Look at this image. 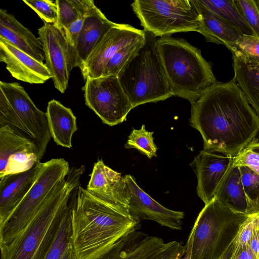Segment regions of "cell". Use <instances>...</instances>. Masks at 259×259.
I'll list each match as a JSON object with an SVG mask.
<instances>
[{
    "instance_id": "1",
    "label": "cell",
    "mask_w": 259,
    "mask_h": 259,
    "mask_svg": "<svg viewBox=\"0 0 259 259\" xmlns=\"http://www.w3.org/2000/svg\"><path fill=\"white\" fill-rule=\"evenodd\" d=\"M190 124L200 133L204 150L231 157L259 133V115L233 78L217 81L191 104Z\"/></svg>"
},
{
    "instance_id": "2",
    "label": "cell",
    "mask_w": 259,
    "mask_h": 259,
    "mask_svg": "<svg viewBox=\"0 0 259 259\" xmlns=\"http://www.w3.org/2000/svg\"><path fill=\"white\" fill-rule=\"evenodd\" d=\"M71 246L76 259H97L140 224L114 205L78 186L70 198Z\"/></svg>"
},
{
    "instance_id": "3",
    "label": "cell",
    "mask_w": 259,
    "mask_h": 259,
    "mask_svg": "<svg viewBox=\"0 0 259 259\" xmlns=\"http://www.w3.org/2000/svg\"><path fill=\"white\" fill-rule=\"evenodd\" d=\"M84 171V165L70 168L66 179L56 186L17 239L7 259H44Z\"/></svg>"
},
{
    "instance_id": "4",
    "label": "cell",
    "mask_w": 259,
    "mask_h": 259,
    "mask_svg": "<svg viewBox=\"0 0 259 259\" xmlns=\"http://www.w3.org/2000/svg\"><path fill=\"white\" fill-rule=\"evenodd\" d=\"M157 46L174 96L192 104L217 81L200 50L186 39L165 36L157 39Z\"/></svg>"
},
{
    "instance_id": "5",
    "label": "cell",
    "mask_w": 259,
    "mask_h": 259,
    "mask_svg": "<svg viewBox=\"0 0 259 259\" xmlns=\"http://www.w3.org/2000/svg\"><path fill=\"white\" fill-rule=\"evenodd\" d=\"M144 31V43L117 75L133 108L174 96L161 61L157 39L152 33Z\"/></svg>"
},
{
    "instance_id": "6",
    "label": "cell",
    "mask_w": 259,
    "mask_h": 259,
    "mask_svg": "<svg viewBox=\"0 0 259 259\" xmlns=\"http://www.w3.org/2000/svg\"><path fill=\"white\" fill-rule=\"evenodd\" d=\"M70 169L68 162L62 158L40 162L34 183L7 220L0 225L1 259L7 258L17 239Z\"/></svg>"
},
{
    "instance_id": "7",
    "label": "cell",
    "mask_w": 259,
    "mask_h": 259,
    "mask_svg": "<svg viewBox=\"0 0 259 259\" xmlns=\"http://www.w3.org/2000/svg\"><path fill=\"white\" fill-rule=\"evenodd\" d=\"M248 216L214 197L205 204L193 226L191 259H220Z\"/></svg>"
},
{
    "instance_id": "8",
    "label": "cell",
    "mask_w": 259,
    "mask_h": 259,
    "mask_svg": "<svg viewBox=\"0 0 259 259\" xmlns=\"http://www.w3.org/2000/svg\"><path fill=\"white\" fill-rule=\"evenodd\" d=\"M4 126L31 141L40 160L52 137L47 114L18 82L0 81V127Z\"/></svg>"
},
{
    "instance_id": "9",
    "label": "cell",
    "mask_w": 259,
    "mask_h": 259,
    "mask_svg": "<svg viewBox=\"0 0 259 259\" xmlns=\"http://www.w3.org/2000/svg\"><path fill=\"white\" fill-rule=\"evenodd\" d=\"M131 6L144 30L156 37L198 32L201 27L195 0H136Z\"/></svg>"
},
{
    "instance_id": "10",
    "label": "cell",
    "mask_w": 259,
    "mask_h": 259,
    "mask_svg": "<svg viewBox=\"0 0 259 259\" xmlns=\"http://www.w3.org/2000/svg\"><path fill=\"white\" fill-rule=\"evenodd\" d=\"M82 90L85 105L109 126L126 120L133 109L117 76L87 79Z\"/></svg>"
},
{
    "instance_id": "11",
    "label": "cell",
    "mask_w": 259,
    "mask_h": 259,
    "mask_svg": "<svg viewBox=\"0 0 259 259\" xmlns=\"http://www.w3.org/2000/svg\"><path fill=\"white\" fill-rule=\"evenodd\" d=\"M46 57V65L52 75L54 86L61 93L66 91L72 69L69 45L64 30L45 23L38 30Z\"/></svg>"
},
{
    "instance_id": "12",
    "label": "cell",
    "mask_w": 259,
    "mask_h": 259,
    "mask_svg": "<svg viewBox=\"0 0 259 259\" xmlns=\"http://www.w3.org/2000/svg\"><path fill=\"white\" fill-rule=\"evenodd\" d=\"M144 36V30L127 24L116 23L98 44L81 69L84 79L101 77L105 65L117 52Z\"/></svg>"
},
{
    "instance_id": "13",
    "label": "cell",
    "mask_w": 259,
    "mask_h": 259,
    "mask_svg": "<svg viewBox=\"0 0 259 259\" xmlns=\"http://www.w3.org/2000/svg\"><path fill=\"white\" fill-rule=\"evenodd\" d=\"M39 162L31 141L7 126L0 127V178L29 170Z\"/></svg>"
},
{
    "instance_id": "14",
    "label": "cell",
    "mask_w": 259,
    "mask_h": 259,
    "mask_svg": "<svg viewBox=\"0 0 259 259\" xmlns=\"http://www.w3.org/2000/svg\"><path fill=\"white\" fill-rule=\"evenodd\" d=\"M124 178L130 193V217L138 223L142 220H147L171 229H182L184 212L172 210L161 205L138 185L133 176L126 175Z\"/></svg>"
},
{
    "instance_id": "15",
    "label": "cell",
    "mask_w": 259,
    "mask_h": 259,
    "mask_svg": "<svg viewBox=\"0 0 259 259\" xmlns=\"http://www.w3.org/2000/svg\"><path fill=\"white\" fill-rule=\"evenodd\" d=\"M86 189L130 217V193L124 176L106 166L102 160L94 163Z\"/></svg>"
},
{
    "instance_id": "16",
    "label": "cell",
    "mask_w": 259,
    "mask_h": 259,
    "mask_svg": "<svg viewBox=\"0 0 259 259\" xmlns=\"http://www.w3.org/2000/svg\"><path fill=\"white\" fill-rule=\"evenodd\" d=\"M234 158L203 149L190 164L197 178V194L205 204L214 197Z\"/></svg>"
},
{
    "instance_id": "17",
    "label": "cell",
    "mask_w": 259,
    "mask_h": 259,
    "mask_svg": "<svg viewBox=\"0 0 259 259\" xmlns=\"http://www.w3.org/2000/svg\"><path fill=\"white\" fill-rule=\"evenodd\" d=\"M116 24L94 3L89 9L74 48L69 49L72 69L81 70L89 56L108 30Z\"/></svg>"
},
{
    "instance_id": "18",
    "label": "cell",
    "mask_w": 259,
    "mask_h": 259,
    "mask_svg": "<svg viewBox=\"0 0 259 259\" xmlns=\"http://www.w3.org/2000/svg\"><path fill=\"white\" fill-rule=\"evenodd\" d=\"M0 61L6 64L7 69L13 77L23 82L42 84L52 78L46 64L2 38H0Z\"/></svg>"
},
{
    "instance_id": "19",
    "label": "cell",
    "mask_w": 259,
    "mask_h": 259,
    "mask_svg": "<svg viewBox=\"0 0 259 259\" xmlns=\"http://www.w3.org/2000/svg\"><path fill=\"white\" fill-rule=\"evenodd\" d=\"M40 163L27 171L0 178V225L7 220L34 183Z\"/></svg>"
},
{
    "instance_id": "20",
    "label": "cell",
    "mask_w": 259,
    "mask_h": 259,
    "mask_svg": "<svg viewBox=\"0 0 259 259\" xmlns=\"http://www.w3.org/2000/svg\"><path fill=\"white\" fill-rule=\"evenodd\" d=\"M164 244L162 238L137 230L123 236L108 252L97 259H149Z\"/></svg>"
},
{
    "instance_id": "21",
    "label": "cell",
    "mask_w": 259,
    "mask_h": 259,
    "mask_svg": "<svg viewBox=\"0 0 259 259\" xmlns=\"http://www.w3.org/2000/svg\"><path fill=\"white\" fill-rule=\"evenodd\" d=\"M0 38L6 39L13 46L39 62L46 60L42 44L28 28L6 10H0Z\"/></svg>"
},
{
    "instance_id": "22",
    "label": "cell",
    "mask_w": 259,
    "mask_h": 259,
    "mask_svg": "<svg viewBox=\"0 0 259 259\" xmlns=\"http://www.w3.org/2000/svg\"><path fill=\"white\" fill-rule=\"evenodd\" d=\"M232 53L233 79L244 93L249 104L259 115V63L238 51Z\"/></svg>"
},
{
    "instance_id": "23",
    "label": "cell",
    "mask_w": 259,
    "mask_h": 259,
    "mask_svg": "<svg viewBox=\"0 0 259 259\" xmlns=\"http://www.w3.org/2000/svg\"><path fill=\"white\" fill-rule=\"evenodd\" d=\"M201 16L199 33L206 41L223 45L227 48L236 41L243 33L205 6L200 0H195Z\"/></svg>"
},
{
    "instance_id": "24",
    "label": "cell",
    "mask_w": 259,
    "mask_h": 259,
    "mask_svg": "<svg viewBox=\"0 0 259 259\" xmlns=\"http://www.w3.org/2000/svg\"><path fill=\"white\" fill-rule=\"evenodd\" d=\"M47 114L54 142L63 147H72V138L77 130L76 118L70 108L52 100L48 102Z\"/></svg>"
},
{
    "instance_id": "25",
    "label": "cell",
    "mask_w": 259,
    "mask_h": 259,
    "mask_svg": "<svg viewBox=\"0 0 259 259\" xmlns=\"http://www.w3.org/2000/svg\"><path fill=\"white\" fill-rule=\"evenodd\" d=\"M214 198L236 211L248 214L240 170L234 162L218 187Z\"/></svg>"
},
{
    "instance_id": "26",
    "label": "cell",
    "mask_w": 259,
    "mask_h": 259,
    "mask_svg": "<svg viewBox=\"0 0 259 259\" xmlns=\"http://www.w3.org/2000/svg\"><path fill=\"white\" fill-rule=\"evenodd\" d=\"M207 7L243 34L254 35L236 6L234 0H200Z\"/></svg>"
},
{
    "instance_id": "27",
    "label": "cell",
    "mask_w": 259,
    "mask_h": 259,
    "mask_svg": "<svg viewBox=\"0 0 259 259\" xmlns=\"http://www.w3.org/2000/svg\"><path fill=\"white\" fill-rule=\"evenodd\" d=\"M55 2L58 19L54 25L63 30L85 14L94 3L93 0H56Z\"/></svg>"
},
{
    "instance_id": "28",
    "label": "cell",
    "mask_w": 259,
    "mask_h": 259,
    "mask_svg": "<svg viewBox=\"0 0 259 259\" xmlns=\"http://www.w3.org/2000/svg\"><path fill=\"white\" fill-rule=\"evenodd\" d=\"M236 165L238 166L240 170L241 181L248 204V214L250 215L258 213L259 175L247 165Z\"/></svg>"
},
{
    "instance_id": "29",
    "label": "cell",
    "mask_w": 259,
    "mask_h": 259,
    "mask_svg": "<svg viewBox=\"0 0 259 259\" xmlns=\"http://www.w3.org/2000/svg\"><path fill=\"white\" fill-rule=\"evenodd\" d=\"M71 236L72 226L69 206L57 235L44 259H60L71 244Z\"/></svg>"
},
{
    "instance_id": "30",
    "label": "cell",
    "mask_w": 259,
    "mask_h": 259,
    "mask_svg": "<svg viewBox=\"0 0 259 259\" xmlns=\"http://www.w3.org/2000/svg\"><path fill=\"white\" fill-rule=\"evenodd\" d=\"M153 133V132L147 131L144 124L139 130L133 128L124 147L126 149H136L149 159L157 157L158 148L154 142Z\"/></svg>"
},
{
    "instance_id": "31",
    "label": "cell",
    "mask_w": 259,
    "mask_h": 259,
    "mask_svg": "<svg viewBox=\"0 0 259 259\" xmlns=\"http://www.w3.org/2000/svg\"><path fill=\"white\" fill-rule=\"evenodd\" d=\"M144 40L145 36L136 39L117 52L105 65L101 76H117Z\"/></svg>"
},
{
    "instance_id": "32",
    "label": "cell",
    "mask_w": 259,
    "mask_h": 259,
    "mask_svg": "<svg viewBox=\"0 0 259 259\" xmlns=\"http://www.w3.org/2000/svg\"><path fill=\"white\" fill-rule=\"evenodd\" d=\"M259 225V212L249 215L241 226L233 241V251L232 256H235L248 245L255 229Z\"/></svg>"
},
{
    "instance_id": "33",
    "label": "cell",
    "mask_w": 259,
    "mask_h": 259,
    "mask_svg": "<svg viewBox=\"0 0 259 259\" xmlns=\"http://www.w3.org/2000/svg\"><path fill=\"white\" fill-rule=\"evenodd\" d=\"M227 48L230 51H238L249 59L259 63V37L256 36L243 34Z\"/></svg>"
},
{
    "instance_id": "34",
    "label": "cell",
    "mask_w": 259,
    "mask_h": 259,
    "mask_svg": "<svg viewBox=\"0 0 259 259\" xmlns=\"http://www.w3.org/2000/svg\"><path fill=\"white\" fill-rule=\"evenodd\" d=\"M46 23L56 24L58 19V7L50 0H23Z\"/></svg>"
},
{
    "instance_id": "35",
    "label": "cell",
    "mask_w": 259,
    "mask_h": 259,
    "mask_svg": "<svg viewBox=\"0 0 259 259\" xmlns=\"http://www.w3.org/2000/svg\"><path fill=\"white\" fill-rule=\"evenodd\" d=\"M234 2L254 35L259 37V12L254 0H234Z\"/></svg>"
},
{
    "instance_id": "36",
    "label": "cell",
    "mask_w": 259,
    "mask_h": 259,
    "mask_svg": "<svg viewBox=\"0 0 259 259\" xmlns=\"http://www.w3.org/2000/svg\"><path fill=\"white\" fill-rule=\"evenodd\" d=\"M186 252V246L181 242L172 241L164 246L149 259H178Z\"/></svg>"
},
{
    "instance_id": "37",
    "label": "cell",
    "mask_w": 259,
    "mask_h": 259,
    "mask_svg": "<svg viewBox=\"0 0 259 259\" xmlns=\"http://www.w3.org/2000/svg\"><path fill=\"white\" fill-rule=\"evenodd\" d=\"M234 163L247 165L259 175V154L247 147L234 157Z\"/></svg>"
},
{
    "instance_id": "38",
    "label": "cell",
    "mask_w": 259,
    "mask_h": 259,
    "mask_svg": "<svg viewBox=\"0 0 259 259\" xmlns=\"http://www.w3.org/2000/svg\"><path fill=\"white\" fill-rule=\"evenodd\" d=\"M88 12L64 30L69 45V49L74 47L79 34L83 27Z\"/></svg>"
},
{
    "instance_id": "39",
    "label": "cell",
    "mask_w": 259,
    "mask_h": 259,
    "mask_svg": "<svg viewBox=\"0 0 259 259\" xmlns=\"http://www.w3.org/2000/svg\"><path fill=\"white\" fill-rule=\"evenodd\" d=\"M230 259H259L255 253L247 245L236 255L231 256Z\"/></svg>"
},
{
    "instance_id": "40",
    "label": "cell",
    "mask_w": 259,
    "mask_h": 259,
    "mask_svg": "<svg viewBox=\"0 0 259 259\" xmlns=\"http://www.w3.org/2000/svg\"><path fill=\"white\" fill-rule=\"evenodd\" d=\"M248 245L259 258V225L254 230Z\"/></svg>"
},
{
    "instance_id": "41",
    "label": "cell",
    "mask_w": 259,
    "mask_h": 259,
    "mask_svg": "<svg viewBox=\"0 0 259 259\" xmlns=\"http://www.w3.org/2000/svg\"><path fill=\"white\" fill-rule=\"evenodd\" d=\"M194 235V229L193 227L190 233L188 239L186 243V252L184 257H180L178 259H191V249L192 245L193 239Z\"/></svg>"
},
{
    "instance_id": "42",
    "label": "cell",
    "mask_w": 259,
    "mask_h": 259,
    "mask_svg": "<svg viewBox=\"0 0 259 259\" xmlns=\"http://www.w3.org/2000/svg\"><path fill=\"white\" fill-rule=\"evenodd\" d=\"M60 259H76L71 244L67 248Z\"/></svg>"
},
{
    "instance_id": "43",
    "label": "cell",
    "mask_w": 259,
    "mask_h": 259,
    "mask_svg": "<svg viewBox=\"0 0 259 259\" xmlns=\"http://www.w3.org/2000/svg\"><path fill=\"white\" fill-rule=\"evenodd\" d=\"M233 251V242L228 246L220 259H230Z\"/></svg>"
},
{
    "instance_id": "44",
    "label": "cell",
    "mask_w": 259,
    "mask_h": 259,
    "mask_svg": "<svg viewBox=\"0 0 259 259\" xmlns=\"http://www.w3.org/2000/svg\"><path fill=\"white\" fill-rule=\"evenodd\" d=\"M247 148L252 150L254 152L259 154V141L255 139Z\"/></svg>"
},
{
    "instance_id": "45",
    "label": "cell",
    "mask_w": 259,
    "mask_h": 259,
    "mask_svg": "<svg viewBox=\"0 0 259 259\" xmlns=\"http://www.w3.org/2000/svg\"><path fill=\"white\" fill-rule=\"evenodd\" d=\"M254 2L259 12V0H254Z\"/></svg>"
}]
</instances>
